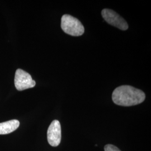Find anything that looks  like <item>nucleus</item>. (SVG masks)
Here are the masks:
<instances>
[{
	"label": "nucleus",
	"mask_w": 151,
	"mask_h": 151,
	"mask_svg": "<svg viewBox=\"0 0 151 151\" xmlns=\"http://www.w3.org/2000/svg\"><path fill=\"white\" fill-rule=\"evenodd\" d=\"M145 99L144 92L128 85L116 88L112 94L114 103L122 106H131L143 103Z\"/></svg>",
	"instance_id": "obj_1"
},
{
	"label": "nucleus",
	"mask_w": 151,
	"mask_h": 151,
	"mask_svg": "<svg viewBox=\"0 0 151 151\" xmlns=\"http://www.w3.org/2000/svg\"><path fill=\"white\" fill-rule=\"evenodd\" d=\"M61 27L64 32L72 36H81L85 32V28L80 21L70 15L62 16Z\"/></svg>",
	"instance_id": "obj_2"
},
{
	"label": "nucleus",
	"mask_w": 151,
	"mask_h": 151,
	"mask_svg": "<svg viewBox=\"0 0 151 151\" xmlns=\"http://www.w3.org/2000/svg\"><path fill=\"white\" fill-rule=\"evenodd\" d=\"M15 86L18 91H22L32 88L36 82L32 80L31 75L25 70L17 69L15 75Z\"/></svg>",
	"instance_id": "obj_3"
},
{
	"label": "nucleus",
	"mask_w": 151,
	"mask_h": 151,
	"mask_svg": "<svg viewBox=\"0 0 151 151\" xmlns=\"http://www.w3.org/2000/svg\"><path fill=\"white\" fill-rule=\"evenodd\" d=\"M101 14L104 20L109 24L122 30L128 29V25L124 19L116 12L108 9H104Z\"/></svg>",
	"instance_id": "obj_4"
},
{
	"label": "nucleus",
	"mask_w": 151,
	"mask_h": 151,
	"mask_svg": "<svg viewBox=\"0 0 151 151\" xmlns=\"http://www.w3.org/2000/svg\"><path fill=\"white\" fill-rule=\"evenodd\" d=\"M49 144L52 147H57L61 141V126L57 120H53L49 127L47 132Z\"/></svg>",
	"instance_id": "obj_5"
},
{
	"label": "nucleus",
	"mask_w": 151,
	"mask_h": 151,
	"mask_svg": "<svg viewBox=\"0 0 151 151\" xmlns=\"http://www.w3.org/2000/svg\"><path fill=\"white\" fill-rule=\"evenodd\" d=\"M20 125L19 120L14 119L0 123V134H7L11 133L18 128Z\"/></svg>",
	"instance_id": "obj_6"
},
{
	"label": "nucleus",
	"mask_w": 151,
	"mask_h": 151,
	"mask_svg": "<svg viewBox=\"0 0 151 151\" xmlns=\"http://www.w3.org/2000/svg\"><path fill=\"white\" fill-rule=\"evenodd\" d=\"M105 151H121L118 147L112 145H107L104 147Z\"/></svg>",
	"instance_id": "obj_7"
}]
</instances>
